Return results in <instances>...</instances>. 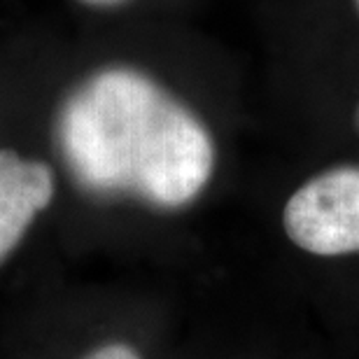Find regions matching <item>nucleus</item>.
Listing matches in <instances>:
<instances>
[{"label":"nucleus","mask_w":359,"mask_h":359,"mask_svg":"<svg viewBox=\"0 0 359 359\" xmlns=\"http://www.w3.org/2000/svg\"><path fill=\"white\" fill-rule=\"evenodd\" d=\"M59 140L84 189L128 194L159 208L191 203L215 166L208 128L152 77L100 70L66 100Z\"/></svg>","instance_id":"nucleus-1"},{"label":"nucleus","mask_w":359,"mask_h":359,"mask_svg":"<svg viewBox=\"0 0 359 359\" xmlns=\"http://www.w3.org/2000/svg\"><path fill=\"white\" fill-rule=\"evenodd\" d=\"M283 224L297 248L320 257L359 252V166L315 175L292 194Z\"/></svg>","instance_id":"nucleus-2"},{"label":"nucleus","mask_w":359,"mask_h":359,"mask_svg":"<svg viewBox=\"0 0 359 359\" xmlns=\"http://www.w3.org/2000/svg\"><path fill=\"white\" fill-rule=\"evenodd\" d=\"M52 196L54 175L47 163L0 149V262L19 245Z\"/></svg>","instance_id":"nucleus-3"},{"label":"nucleus","mask_w":359,"mask_h":359,"mask_svg":"<svg viewBox=\"0 0 359 359\" xmlns=\"http://www.w3.org/2000/svg\"><path fill=\"white\" fill-rule=\"evenodd\" d=\"M84 359H142L131 346L126 343H107V346H100L98 350H93Z\"/></svg>","instance_id":"nucleus-4"},{"label":"nucleus","mask_w":359,"mask_h":359,"mask_svg":"<svg viewBox=\"0 0 359 359\" xmlns=\"http://www.w3.org/2000/svg\"><path fill=\"white\" fill-rule=\"evenodd\" d=\"M84 3H89V5H114V3H119V0H84Z\"/></svg>","instance_id":"nucleus-5"},{"label":"nucleus","mask_w":359,"mask_h":359,"mask_svg":"<svg viewBox=\"0 0 359 359\" xmlns=\"http://www.w3.org/2000/svg\"><path fill=\"white\" fill-rule=\"evenodd\" d=\"M357 5H359V0H357Z\"/></svg>","instance_id":"nucleus-6"}]
</instances>
